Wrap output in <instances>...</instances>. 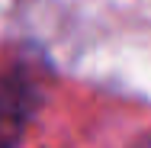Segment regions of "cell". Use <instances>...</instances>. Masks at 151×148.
<instances>
[]
</instances>
